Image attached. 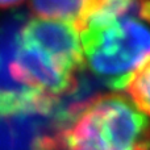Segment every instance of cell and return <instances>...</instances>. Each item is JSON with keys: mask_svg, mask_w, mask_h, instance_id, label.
I'll list each match as a JSON object with an SVG mask.
<instances>
[{"mask_svg": "<svg viewBox=\"0 0 150 150\" xmlns=\"http://www.w3.org/2000/svg\"><path fill=\"white\" fill-rule=\"evenodd\" d=\"M83 0H29L30 9L38 17L61 18L76 23Z\"/></svg>", "mask_w": 150, "mask_h": 150, "instance_id": "5b68a950", "label": "cell"}, {"mask_svg": "<svg viewBox=\"0 0 150 150\" xmlns=\"http://www.w3.org/2000/svg\"><path fill=\"white\" fill-rule=\"evenodd\" d=\"M84 66L76 23L33 17L21 28L9 62V76L17 88L32 90L54 100L74 87L75 74Z\"/></svg>", "mask_w": 150, "mask_h": 150, "instance_id": "6da1fadb", "label": "cell"}, {"mask_svg": "<svg viewBox=\"0 0 150 150\" xmlns=\"http://www.w3.org/2000/svg\"><path fill=\"white\" fill-rule=\"evenodd\" d=\"M127 91L136 105L150 117V57L132 76Z\"/></svg>", "mask_w": 150, "mask_h": 150, "instance_id": "8992f818", "label": "cell"}, {"mask_svg": "<svg viewBox=\"0 0 150 150\" xmlns=\"http://www.w3.org/2000/svg\"><path fill=\"white\" fill-rule=\"evenodd\" d=\"M55 144L58 150H149L150 117L129 95H100L75 112Z\"/></svg>", "mask_w": 150, "mask_h": 150, "instance_id": "3957f363", "label": "cell"}, {"mask_svg": "<svg viewBox=\"0 0 150 150\" xmlns=\"http://www.w3.org/2000/svg\"><path fill=\"white\" fill-rule=\"evenodd\" d=\"M41 150H58L57 148H54L53 145H50V144H46V145H44L42 146V149Z\"/></svg>", "mask_w": 150, "mask_h": 150, "instance_id": "ba28073f", "label": "cell"}, {"mask_svg": "<svg viewBox=\"0 0 150 150\" xmlns=\"http://www.w3.org/2000/svg\"><path fill=\"white\" fill-rule=\"evenodd\" d=\"M142 0H83L78 17V28L93 23H103L134 11Z\"/></svg>", "mask_w": 150, "mask_h": 150, "instance_id": "277c9868", "label": "cell"}, {"mask_svg": "<svg viewBox=\"0 0 150 150\" xmlns=\"http://www.w3.org/2000/svg\"><path fill=\"white\" fill-rule=\"evenodd\" d=\"M24 0H0V4H1V8L7 9V8H13L17 7L18 4H21Z\"/></svg>", "mask_w": 150, "mask_h": 150, "instance_id": "52a82bcc", "label": "cell"}, {"mask_svg": "<svg viewBox=\"0 0 150 150\" xmlns=\"http://www.w3.org/2000/svg\"><path fill=\"white\" fill-rule=\"evenodd\" d=\"M84 65L112 90L127 88L150 57V0L134 11L79 29Z\"/></svg>", "mask_w": 150, "mask_h": 150, "instance_id": "7a4b0ae2", "label": "cell"}]
</instances>
